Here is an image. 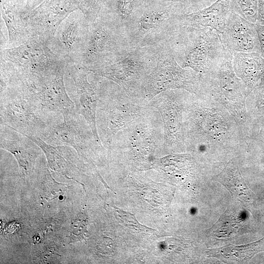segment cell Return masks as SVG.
<instances>
[{"mask_svg":"<svg viewBox=\"0 0 264 264\" xmlns=\"http://www.w3.org/2000/svg\"><path fill=\"white\" fill-rule=\"evenodd\" d=\"M185 151L199 154L234 153L245 144L246 134L220 104L192 94L183 112Z\"/></svg>","mask_w":264,"mask_h":264,"instance_id":"cell-1","label":"cell"},{"mask_svg":"<svg viewBox=\"0 0 264 264\" xmlns=\"http://www.w3.org/2000/svg\"><path fill=\"white\" fill-rule=\"evenodd\" d=\"M167 33L170 47L178 64L200 75L212 69L224 57L220 34L211 28L180 26L171 22Z\"/></svg>","mask_w":264,"mask_h":264,"instance_id":"cell-2","label":"cell"},{"mask_svg":"<svg viewBox=\"0 0 264 264\" xmlns=\"http://www.w3.org/2000/svg\"><path fill=\"white\" fill-rule=\"evenodd\" d=\"M66 65L45 44L31 39L21 45L0 50V87L56 73Z\"/></svg>","mask_w":264,"mask_h":264,"instance_id":"cell-3","label":"cell"},{"mask_svg":"<svg viewBox=\"0 0 264 264\" xmlns=\"http://www.w3.org/2000/svg\"><path fill=\"white\" fill-rule=\"evenodd\" d=\"M111 149L125 154L139 169L151 168L154 153L164 150V129L158 111L148 106L140 116L115 135Z\"/></svg>","mask_w":264,"mask_h":264,"instance_id":"cell-4","label":"cell"},{"mask_svg":"<svg viewBox=\"0 0 264 264\" xmlns=\"http://www.w3.org/2000/svg\"><path fill=\"white\" fill-rule=\"evenodd\" d=\"M223 60L209 71L200 75L201 97L225 108L246 133L248 114L244 86L232 66V53L225 48Z\"/></svg>","mask_w":264,"mask_h":264,"instance_id":"cell-5","label":"cell"},{"mask_svg":"<svg viewBox=\"0 0 264 264\" xmlns=\"http://www.w3.org/2000/svg\"><path fill=\"white\" fill-rule=\"evenodd\" d=\"M116 85L109 88L103 83L96 85L99 97L97 130L103 147L108 152L115 135L140 116L148 108Z\"/></svg>","mask_w":264,"mask_h":264,"instance_id":"cell-6","label":"cell"},{"mask_svg":"<svg viewBox=\"0 0 264 264\" xmlns=\"http://www.w3.org/2000/svg\"><path fill=\"white\" fill-rule=\"evenodd\" d=\"M174 89H183L201 97L200 74L180 66L169 46L157 55L154 66L131 97L147 106L157 95Z\"/></svg>","mask_w":264,"mask_h":264,"instance_id":"cell-7","label":"cell"},{"mask_svg":"<svg viewBox=\"0 0 264 264\" xmlns=\"http://www.w3.org/2000/svg\"><path fill=\"white\" fill-rule=\"evenodd\" d=\"M56 124L43 116L19 89L0 88V125L45 140Z\"/></svg>","mask_w":264,"mask_h":264,"instance_id":"cell-8","label":"cell"},{"mask_svg":"<svg viewBox=\"0 0 264 264\" xmlns=\"http://www.w3.org/2000/svg\"><path fill=\"white\" fill-rule=\"evenodd\" d=\"M117 25L99 16L88 22L85 45L77 65L93 70L111 65L128 54L122 47Z\"/></svg>","mask_w":264,"mask_h":264,"instance_id":"cell-9","label":"cell"},{"mask_svg":"<svg viewBox=\"0 0 264 264\" xmlns=\"http://www.w3.org/2000/svg\"><path fill=\"white\" fill-rule=\"evenodd\" d=\"M66 68L56 73L35 79L28 83L12 86L21 90L38 112L49 120L48 113L63 116L77 111L76 106L69 97L64 82Z\"/></svg>","mask_w":264,"mask_h":264,"instance_id":"cell-10","label":"cell"},{"mask_svg":"<svg viewBox=\"0 0 264 264\" xmlns=\"http://www.w3.org/2000/svg\"><path fill=\"white\" fill-rule=\"evenodd\" d=\"M192 93L183 89H170L154 97L147 105L159 113L164 129V150L171 154L185 151L183 112Z\"/></svg>","mask_w":264,"mask_h":264,"instance_id":"cell-11","label":"cell"},{"mask_svg":"<svg viewBox=\"0 0 264 264\" xmlns=\"http://www.w3.org/2000/svg\"><path fill=\"white\" fill-rule=\"evenodd\" d=\"M156 56L150 59L143 53L134 50L111 65L89 70L91 74L116 84L132 96L154 66Z\"/></svg>","mask_w":264,"mask_h":264,"instance_id":"cell-12","label":"cell"},{"mask_svg":"<svg viewBox=\"0 0 264 264\" xmlns=\"http://www.w3.org/2000/svg\"><path fill=\"white\" fill-rule=\"evenodd\" d=\"M88 26V22L81 10L74 11L62 21L54 37L46 44L66 64H77L85 45Z\"/></svg>","mask_w":264,"mask_h":264,"instance_id":"cell-13","label":"cell"},{"mask_svg":"<svg viewBox=\"0 0 264 264\" xmlns=\"http://www.w3.org/2000/svg\"><path fill=\"white\" fill-rule=\"evenodd\" d=\"M44 141L52 145L70 146L87 160V154L104 148L96 141L89 126L77 111L63 116V120L52 127Z\"/></svg>","mask_w":264,"mask_h":264,"instance_id":"cell-14","label":"cell"},{"mask_svg":"<svg viewBox=\"0 0 264 264\" xmlns=\"http://www.w3.org/2000/svg\"><path fill=\"white\" fill-rule=\"evenodd\" d=\"M78 0H44L29 15L32 39L46 44L71 13L80 10Z\"/></svg>","mask_w":264,"mask_h":264,"instance_id":"cell-15","label":"cell"},{"mask_svg":"<svg viewBox=\"0 0 264 264\" xmlns=\"http://www.w3.org/2000/svg\"><path fill=\"white\" fill-rule=\"evenodd\" d=\"M66 69L72 78L76 88V110L89 126L96 141L102 145L96 121L99 99L97 87L96 85H92L88 80V76L91 73L89 69L74 63H67Z\"/></svg>","mask_w":264,"mask_h":264,"instance_id":"cell-16","label":"cell"},{"mask_svg":"<svg viewBox=\"0 0 264 264\" xmlns=\"http://www.w3.org/2000/svg\"><path fill=\"white\" fill-rule=\"evenodd\" d=\"M219 34L224 47L232 53L261 54L256 24L231 10L224 28Z\"/></svg>","mask_w":264,"mask_h":264,"instance_id":"cell-17","label":"cell"},{"mask_svg":"<svg viewBox=\"0 0 264 264\" xmlns=\"http://www.w3.org/2000/svg\"><path fill=\"white\" fill-rule=\"evenodd\" d=\"M231 0H217L210 6L189 14L173 16L170 21L180 26L210 27L220 34L224 28L230 12Z\"/></svg>","mask_w":264,"mask_h":264,"instance_id":"cell-18","label":"cell"},{"mask_svg":"<svg viewBox=\"0 0 264 264\" xmlns=\"http://www.w3.org/2000/svg\"><path fill=\"white\" fill-rule=\"evenodd\" d=\"M0 13L8 34L5 48L21 45L32 39L29 21V14L25 7L1 2Z\"/></svg>","mask_w":264,"mask_h":264,"instance_id":"cell-19","label":"cell"},{"mask_svg":"<svg viewBox=\"0 0 264 264\" xmlns=\"http://www.w3.org/2000/svg\"><path fill=\"white\" fill-rule=\"evenodd\" d=\"M232 63L248 95L264 74V58L258 53L235 52L232 53Z\"/></svg>","mask_w":264,"mask_h":264,"instance_id":"cell-20","label":"cell"},{"mask_svg":"<svg viewBox=\"0 0 264 264\" xmlns=\"http://www.w3.org/2000/svg\"><path fill=\"white\" fill-rule=\"evenodd\" d=\"M212 179L224 185L239 201L247 203L254 202L253 193L242 176L236 157L230 159L221 172Z\"/></svg>","mask_w":264,"mask_h":264,"instance_id":"cell-21","label":"cell"},{"mask_svg":"<svg viewBox=\"0 0 264 264\" xmlns=\"http://www.w3.org/2000/svg\"><path fill=\"white\" fill-rule=\"evenodd\" d=\"M174 15L171 7L167 4L160 9L144 12L132 22L135 24V36L143 37L159 29L167 30L170 20Z\"/></svg>","mask_w":264,"mask_h":264,"instance_id":"cell-22","label":"cell"},{"mask_svg":"<svg viewBox=\"0 0 264 264\" xmlns=\"http://www.w3.org/2000/svg\"><path fill=\"white\" fill-rule=\"evenodd\" d=\"M264 251V237L256 242L245 245H230L210 249L207 252V254L209 257L243 261L250 259L256 253Z\"/></svg>","mask_w":264,"mask_h":264,"instance_id":"cell-23","label":"cell"},{"mask_svg":"<svg viewBox=\"0 0 264 264\" xmlns=\"http://www.w3.org/2000/svg\"><path fill=\"white\" fill-rule=\"evenodd\" d=\"M217 0H165L175 15L189 14L207 7Z\"/></svg>","mask_w":264,"mask_h":264,"instance_id":"cell-24","label":"cell"},{"mask_svg":"<svg viewBox=\"0 0 264 264\" xmlns=\"http://www.w3.org/2000/svg\"><path fill=\"white\" fill-rule=\"evenodd\" d=\"M230 10L251 22L257 23L258 0H231Z\"/></svg>","mask_w":264,"mask_h":264,"instance_id":"cell-25","label":"cell"},{"mask_svg":"<svg viewBox=\"0 0 264 264\" xmlns=\"http://www.w3.org/2000/svg\"><path fill=\"white\" fill-rule=\"evenodd\" d=\"M247 103L250 104V106H253L252 108L247 111V114L253 111L258 113L264 110V74L247 96L246 104Z\"/></svg>","mask_w":264,"mask_h":264,"instance_id":"cell-26","label":"cell"},{"mask_svg":"<svg viewBox=\"0 0 264 264\" xmlns=\"http://www.w3.org/2000/svg\"><path fill=\"white\" fill-rule=\"evenodd\" d=\"M115 209L117 213L116 215L119 216L117 220H119V221L124 225L130 226L142 231L143 230V231L148 233H153L155 231L139 224L132 215L120 209H118L117 208H115Z\"/></svg>","mask_w":264,"mask_h":264,"instance_id":"cell-27","label":"cell"},{"mask_svg":"<svg viewBox=\"0 0 264 264\" xmlns=\"http://www.w3.org/2000/svg\"><path fill=\"white\" fill-rule=\"evenodd\" d=\"M87 219L84 216L80 217L77 220L72 221L71 226V239L75 241L84 239L87 232Z\"/></svg>","mask_w":264,"mask_h":264,"instance_id":"cell-28","label":"cell"},{"mask_svg":"<svg viewBox=\"0 0 264 264\" xmlns=\"http://www.w3.org/2000/svg\"><path fill=\"white\" fill-rule=\"evenodd\" d=\"M98 252L103 256L111 255L114 250V244L112 240L104 238L99 240L96 245Z\"/></svg>","mask_w":264,"mask_h":264,"instance_id":"cell-29","label":"cell"},{"mask_svg":"<svg viewBox=\"0 0 264 264\" xmlns=\"http://www.w3.org/2000/svg\"><path fill=\"white\" fill-rule=\"evenodd\" d=\"M256 27L260 45L261 55L264 58V24H256Z\"/></svg>","mask_w":264,"mask_h":264,"instance_id":"cell-30","label":"cell"},{"mask_svg":"<svg viewBox=\"0 0 264 264\" xmlns=\"http://www.w3.org/2000/svg\"><path fill=\"white\" fill-rule=\"evenodd\" d=\"M258 20L256 24H264V0H258Z\"/></svg>","mask_w":264,"mask_h":264,"instance_id":"cell-31","label":"cell"},{"mask_svg":"<svg viewBox=\"0 0 264 264\" xmlns=\"http://www.w3.org/2000/svg\"><path fill=\"white\" fill-rule=\"evenodd\" d=\"M44 0H27L26 9L27 13L30 14V12L39 5Z\"/></svg>","mask_w":264,"mask_h":264,"instance_id":"cell-32","label":"cell"},{"mask_svg":"<svg viewBox=\"0 0 264 264\" xmlns=\"http://www.w3.org/2000/svg\"><path fill=\"white\" fill-rule=\"evenodd\" d=\"M79 1H80V2H82V1H83L84 0H78Z\"/></svg>","mask_w":264,"mask_h":264,"instance_id":"cell-33","label":"cell"}]
</instances>
